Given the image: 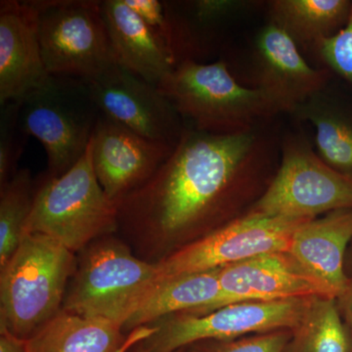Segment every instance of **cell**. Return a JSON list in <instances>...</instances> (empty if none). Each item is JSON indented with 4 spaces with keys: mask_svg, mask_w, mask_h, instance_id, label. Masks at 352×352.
<instances>
[{
    "mask_svg": "<svg viewBox=\"0 0 352 352\" xmlns=\"http://www.w3.org/2000/svg\"><path fill=\"white\" fill-rule=\"evenodd\" d=\"M263 126L212 134L185 124L170 157L118 203L119 224L143 239L168 243L226 214L279 154Z\"/></svg>",
    "mask_w": 352,
    "mask_h": 352,
    "instance_id": "6da1fadb",
    "label": "cell"
},
{
    "mask_svg": "<svg viewBox=\"0 0 352 352\" xmlns=\"http://www.w3.org/2000/svg\"><path fill=\"white\" fill-rule=\"evenodd\" d=\"M75 254L48 236L25 234L0 268V332L27 340L63 307Z\"/></svg>",
    "mask_w": 352,
    "mask_h": 352,
    "instance_id": "7a4b0ae2",
    "label": "cell"
},
{
    "mask_svg": "<svg viewBox=\"0 0 352 352\" xmlns=\"http://www.w3.org/2000/svg\"><path fill=\"white\" fill-rule=\"evenodd\" d=\"M157 87L186 126L207 133L252 131L279 113L258 88L241 85L226 60L179 62Z\"/></svg>",
    "mask_w": 352,
    "mask_h": 352,
    "instance_id": "3957f363",
    "label": "cell"
},
{
    "mask_svg": "<svg viewBox=\"0 0 352 352\" xmlns=\"http://www.w3.org/2000/svg\"><path fill=\"white\" fill-rule=\"evenodd\" d=\"M118 226L119 205L97 179L90 141L71 170L59 177H45L36 190L25 235L43 234L75 254Z\"/></svg>",
    "mask_w": 352,
    "mask_h": 352,
    "instance_id": "277c9868",
    "label": "cell"
},
{
    "mask_svg": "<svg viewBox=\"0 0 352 352\" xmlns=\"http://www.w3.org/2000/svg\"><path fill=\"white\" fill-rule=\"evenodd\" d=\"M280 164L249 214L294 220L352 210V175L323 161L302 133L280 145Z\"/></svg>",
    "mask_w": 352,
    "mask_h": 352,
    "instance_id": "5b68a950",
    "label": "cell"
},
{
    "mask_svg": "<svg viewBox=\"0 0 352 352\" xmlns=\"http://www.w3.org/2000/svg\"><path fill=\"white\" fill-rule=\"evenodd\" d=\"M73 277L62 309L124 329L156 283L157 264L136 258L119 241L103 240L89 247Z\"/></svg>",
    "mask_w": 352,
    "mask_h": 352,
    "instance_id": "8992f818",
    "label": "cell"
},
{
    "mask_svg": "<svg viewBox=\"0 0 352 352\" xmlns=\"http://www.w3.org/2000/svg\"><path fill=\"white\" fill-rule=\"evenodd\" d=\"M99 117L87 83L69 76H51L21 101L23 129L47 155L46 177L63 175L82 159Z\"/></svg>",
    "mask_w": 352,
    "mask_h": 352,
    "instance_id": "52a82bcc",
    "label": "cell"
},
{
    "mask_svg": "<svg viewBox=\"0 0 352 352\" xmlns=\"http://www.w3.org/2000/svg\"><path fill=\"white\" fill-rule=\"evenodd\" d=\"M34 4L41 55L50 75L89 80L118 64L101 1L36 0Z\"/></svg>",
    "mask_w": 352,
    "mask_h": 352,
    "instance_id": "ba28073f",
    "label": "cell"
},
{
    "mask_svg": "<svg viewBox=\"0 0 352 352\" xmlns=\"http://www.w3.org/2000/svg\"><path fill=\"white\" fill-rule=\"evenodd\" d=\"M309 298L242 302L206 314H177L152 324L156 331L142 342L152 352H176L204 340H226L250 333L293 330Z\"/></svg>",
    "mask_w": 352,
    "mask_h": 352,
    "instance_id": "9c48e42d",
    "label": "cell"
},
{
    "mask_svg": "<svg viewBox=\"0 0 352 352\" xmlns=\"http://www.w3.org/2000/svg\"><path fill=\"white\" fill-rule=\"evenodd\" d=\"M305 221L247 212L157 261V281L219 270L266 252H289Z\"/></svg>",
    "mask_w": 352,
    "mask_h": 352,
    "instance_id": "30bf717a",
    "label": "cell"
},
{
    "mask_svg": "<svg viewBox=\"0 0 352 352\" xmlns=\"http://www.w3.org/2000/svg\"><path fill=\"white\" fill-rule=\"evenodd\" d=\"M83 82L101 115L154 142L177 145L185 122L159 87L118 64Z\"/></svg>",
    "mask_w": 352,
    "mask_h": 352,
    "instance_id": "8fae6325",
    "label": "cell"
},
{
    "mask_svg": "<svg viewBox=\"0 0 352 352\" xmlns=\"http://www.w3.org/2000/svg\"><path fill=\"white\" fill-rule=\"evenodd\" d=\"M175 148L142 138L100 113L91 138L94 173L106 195L118 204L147 182Z\"/></svg>",
    "mask_w": 352,
    "mask_h": 352,
    "instance_id": "7c38bea8",
    "label": "cell"
},
{
    "mask_svg": "<svg viewBox=\"0 0 352 352\" xmlns=\"http://www.w3.org/2000/svg\"><path fill=\"white\" fill-rule=\"evenodd\" d=\"M219 298L214 311L242 302H268L310 296L330 298L288 252H266L217 270Z\"/></svg>",
    "mask_w": 352,
    "mask_h": 352,
    "instance_id": "4fadbf2b",
    "label": "cell"
},
{
    "mask_svg": "<svg viewBox=\"0 0 352 352\" xmlns=\"http://www.w3.org/2000/svg\"><path fill=\"white\" fill-rule=\"evenodd\" d=\"M256 88L279 113L296 109L327 85L329 69L312 68L286 32L268 23L256 41Z\"/></svg>",
    "mask_w": 352,
    "mask_h": 352,
    "instance_id": "5bb4252c",
    "label": "cell"
},
{
    "mask_svg": "<svg viewBox=\"0 0 352 352\" xmlns=\"http://www.w3.org/2000/svg\"><path fill=\"white\" fill-rule=\"evenodd\" d=\"M51 75L44 65L34 1H0V105L22 101Z\"/></svg>",
    "mask_w": 352,
    "mask_h": 352,
    "instance_id": "9a60e30c",
    "label": "cell"
},
{
    "mask_svg": "<svg viewBox=\"0 0 352 352\" xmlns=\"http://www.w3.org/2000/svg\"><path fill=\"white\" fill-rule=\"evenodd\" d=\"M351 240L352 210H336L302 222L288 252L330 298L337 300L351 282L344 270V256Z\"/></svg>",
    "mask_w": 352,
    "mask_h": 352,
    "instance_id": "2e32d148",
    "label": "cell"
},
{
    "mask_svg": "<svg viewBox=\"0 0 352 352\" xmlns=\"http://www.w3.org/2000/svg\"><path fill=\"white\" fill-rule=\"evenodd\" d=\"M101 9L118 65L159 87L176 66L170 48L124 0H103Z\"/></svg>",
    "mask_w": 352,
    "mask_h": 352,
    "instance_id": "e0dca14e",
    "label": "cell"
},
{
    "mask_svg": "<svg viewBox=\"0 0 352 352\" xmlns=\"http://www.w3.org/2000/svg\"><path fill=\"white\" fill-rule=\"evenodd\" d=\"M220 294L217 270L160 280L136 308L124 330L131 331L177 314L201 315Z\"/></svg>",
    "mask_w": 352,
    "mask_h": 352,
    "instance_id": "ac0fdd59",
    "label": "cell"
},
{
    "mask_svg": "<svg viewBox=\"0 0 352 352\" xmlns=\"http://www.w3.org/2000/svg\"><path fill=\"white\" fill-rule=\"evenodd\" d=\"M115 322L61 309L25 340L28 352H118L126 337Z\"/></svg>",
    "mask_w": 352,
    "mask_h": 352,
    "instance_id": "d6986e66",
    "label": "cell"
},
{
    "mask_svg": "<svg viewBox=\"0 0 352 352\" xmlns=\"http://www.w3.org/2000/svg\"><path fill=\"white\" fill-rule=\"evenodd\" d=\"M351 7L349 0H273L268 15L270 24L286 32L298 47L312 50L344 28Z\"/></svg>",
    "mask_w": 352,
    "mask_h": 352,
    "instance_id": "ffe728a7",
    "label": "cell"
},
{
    "mask_svg": "<svg viewBox=\"0 0 352 352\" xmlns=\"http://www.w3.org/2000/svg\"><path fill=\"white\" fill-rule=\"evenodd\" d=\"M283 352H351V333L338 300L310 296Z\"/></svg>",
    "mask_w": 352,
    "mask_h": 352,
    "instance_id": "44dd1931",
    "label": "cell"
},
{
    "mask_svg": "<svg viewBox=\"0 0 352 352\" xmlns=\"http://www.w3.org/2000/svg\"><path fill=\"white\" fill-rule=\"evenodd\" d=\"M293 115L314 126L317 151L325 163L342 173L352 171V122L329 106L322 92Z\"/></svg>",
    "mask_w": 352,
    "mask_h": 352,
    "instance_id": "7402d4cb",
    "label": "cell"
},
{
    "mask_svg": "<svg viewBox=\"0 0 352 352\" xmlns=\"http://www.w3.org/2000/svg\"><path fill=\"white\" fill-rule=\"evenodd\" d=\"M31 171L23 168L0 187V268L18 249L36 194Z\"/></svg>",
    "mask_w": 352,
    "mask_h": 352,
    "instance_id": "603a6c76",
    "label": "cell"
},
{
    "mask_svg": "<svg viewBox=\"0 0 352 352\" xmlns=\"http://www.w3.org/2000/svg\"><path fill=\"white\" fill-rule=\"evenodd\" d=\"M21 101L0 105V187L16 173L29 136L20 120Z\"/></svg>",
    "mask_w": 352,
    "mask_h": 352,
    "instance_id": "cb8c5ba5",
    "label": "cell"
},
{
    "mask_svg": "<svg viewBox=\"0 0 352 352\" xmlns=\"http://www.w3.org/2000/svg\"><path fill=\"white\" fill-rule=\"evenodd\" d=\"M292 330L272 331L226 340H204L189 346L190 352H283Z\"/></svg>",
    "mask_w": 352,
    "mask_h": 352,
    "instance_id": "d4e9b609",
    "label": "cell"
},
{
    "mask_svg": "<svg viewBox=\"0 0 352 352\" xmlns=\"http://www.w3.org/2000/svg\"><path fill=\"white\" fill-rule=\"evenodd\" d=\"M322 63L352 83V1L346 25L337 34L312 48Z\"/></svg>",
    "mask_w": 352,
    "mask_h": 352,
    "instance_id": "484cf974",
    "label": "cell"
},
{
    "mask_svg": "<svg viewBox=\"0 0 352 352\" xmlns=\"http://www.w3.org/2000/svg\"><path fill=\"white\" fill-rule=\"evenodd\" d=\"M124 1L171 51L170 23L166 15L164 1L163 0H124Z\"/></svg>",
    "mask_w": 352,
    "mask_h": 352,
    "instance_id": "4316f807",
    "label": "cell"
},
{
    "mask_svg": "<svg viewBox=\"0 0 352 352\" xmlns=\"http://www.w3.org/2000/svg\"><path fill=\"white\" fill-rule=\"evenodd\" d=\"M156 331L154 325L142 326L132 330L129 335L127 336L124 344L118 352H129L134 346H138L140 342H144L148 338L151 337L153 333Z\"/></svg>",
    "mask_w": 352,
    "mask_h": 352,
    "instance_id": "83f0119b",
    "label": "cell"
},
{
    "mask_svg": "<svg viewBox=\"0 0 352 352\" xmlns=\"http://www.w3.org/2000/svg\"><path fill=\"white\" fill-rule=\"evenodd\" d=\"M339 305L340 314L344 319L347 327L351 333V352H352V277L349 282V287L342 296L337 298Z\"/></svg>",
    "mask_w": 352,
    "mask_h": 352,
    "instance_id": "f1b7e54d",
    "label": "cell"
},
{
    "mask_svg": "<svg viewBox=\"0 0 352 352\" xmlns=\"http://www.w3.org/2000/svg\"><path fill=\"white\" fill-rule=\"evenodd\" d=\"M0 333V352H28L25 340L18 339L9 333Z\"/></svg>",
    "mask_w": 352,
    "mask_h": 352,
    "instance_id": "f546056e",
    "label": "cell"
},
{
    "mask_svg": "<svg viewBox=\"0 0 352 352\" xmlns=\"http://www.w3.org/2000/svg\"><path fill=\"white\" fill-rule=\"evenodd\" d=\"M129 352H152L150 351H148L147 349H145L144 346H143L142 342H140V344H138V346H134L133 349H131ZM176 352H182V351H176Z\"/></svg>",
    "mask_w": 352,
    "mask_h": 352,
    "instance_id": "4dcf8cb0",
    "label": "cell"
},
{
    "mask_svg": "<svg viewBox=\"0 0 352 352\" xmlns=\"http://www.w3.org/2000/svg\"><path fill=\"white\" fill-rule=\"evenodd\" d=\"M182 352H190L189 351H184V349H183Z\"/></svg>",
    "mask_w": 352,
    "mask_h": 352,
    "instance_id": "1f68e13d",
    "label": "cell"
}]
</instances>
